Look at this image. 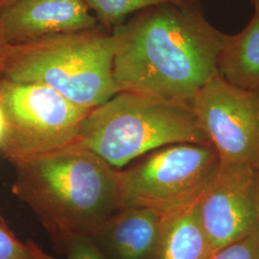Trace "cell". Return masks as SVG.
Here are the masks:
<instances>
[{"label": "cell", "instance_id": "6da1fadb", "mask_svg": "<svg viewBox=\"0 0 259 259\" xmlns=\"http://www.w3.org/2000/svg\"><path fill=\"white\" fill-rule=\"evenodd\" d=\"M113 78L118 93L192 102L218 75L224 35L196 4H162L114 28Z\"/></svg>", "mask_w": 259, "mask_h": 259}, {"label": "cell", "instance_id": "7a4b0ae2", "mask_svg": "<svg viewBox=\"0 0 259 259\" xmlns=\"http://www.w3.org/2000/svg\"><path fill=\"white\" fill-rule=\"evenodd\" d=\"M11 162L16 168L13 193L59 244L93 236L119 210L118 170L78 140Z\"/></svg>", "mask_w": 259, "mask_h": 259}, {"label": "cell", "instance_id": "3957f363", "mask_svg": "<svg viewBox=\"0 0 259 259\" xmlns=\"http://www.w3.org/2000/svg\"><path fill=\"white\" fill-rule=\"evenodd\" d=\"M115 45L114 33L99 25L9 46L1 75L47 85L93 110L118 93L112 73Z\"/></svg>", "mask_w": 259, "mask_h": 259}, {"label": "cell", "instance_id": "277c9868", "mask_svg": "<svg viewBox=\"0 0 259 259\" xmlns=\"http://www.w3.org/2000/svg\"><path fill=\"white\" fill-rule=\"evenodd\" d=\"M78 141L115 169L167 145L209 142L191 103L134 92L90 111Z\"/></svg>", "mask_w": 259, "mask_h": 259}, {"label": "cell", "instance_id": "5b68a950", "mask_svg": "<svg viewBox=\"0 0 259 259\" xmlns=\"http://www.w3.org/2000/svg\"><path fill=\"white\" fill-rule=\"evenodd\" d=\"M219 167L218 154L210 142L153 150L118 171L119 209L142 207L163 215L196 204Z\"/></svg>", "mask_w": 259, "mask_h": 259}, {"label": "cell", "instance_id": "8992f818", "mask_svg": "<svg viewBox=\"0 0 259 259\" xmlns=\"http://www.w3.org/2000/svg\"><path fill=\"white\" fill-rule=\"evenodd\" d=\"M6 132L0 147L10 161L74 143L92 111L39 83L0 80Z\"/></svg>", "mask_w": 259, "mask_h": 259}, {"label": "cell", "instance_id": "52a82bcc", "mask_svg": "<svg viewBox=\"0 0 259 259\" xmlns=\"http://www.w3.org/2000/svg\"><path fill=\"white\" fill-rule=\"evenodd\" d=\"M192 108L220 164L259 163V91L233 85L216 75L195 95Z\"/></svg>", "mask_w": 259, "mask_h": 259}, {"label": "cell", "instance_id": "ba28073f", "mask_svg": "<svg viewBox=\"0 0 259 259\" xmlns=\"http://www.w3.org/2000/svg\"><path fill=\"white\" fill-rule=\"evenodd\" d=\"M255 168L220 164L211 185L198 202L201 222L212 251L258 227L253 199Z\"/></svg>", "mask_w": 259, "mask_h": 259}, {"label": "cell", "instance_id": "9c48e42d", "mask_svg": "<svg viewBox=\"0 0 259 259\" xmlns=\"http://www.w3.org/2000/svg\"><path fill=\"white\" fill-rule=\"evenodd\" d=\"M97 26L83 0H18L0 9V27L9 46Z\"/></svg>", "mask_w": 259, "mask_h": 259}, {"label": "cell", "instance_id": "30bf717a", "mask_svg": "<svg viewBox=\"0 0 259 259\" xmlns=\"http://www.w3.org/2000/svg\"><path fill=\"white\" fill-rule=\"evenodd\" d=\"M161 218L148 208H120L91 237L107 259H155Z\"/></svg>", "mask_w": 259, "mask_h": 259}, {"label": "cell", "instance_id": "8fae6325", "mask_svg": "<svg viewBox=\"0 0 259 259\" xmlns=\"http://www.w3.org/2000/svg\"><path fill=\"white\" fill-rule=\"evenodd\" d=\"M211 252L198 203L162 215L155 259H208Z\"/></svg>", "mask_w": 259, "mask_h": 259}, {"label": "cell", "instance_id": "7c38bea8", "mask_svg": "<svg viewBox=\"0 0 259 259\" xmlns=\"http://www.w3.org/2000/svg\"><path fill=\"white\" fill-rule=\"evenodd\" d=\"M217 70L233 85L259 91V11L241 32L224 35Z\"/></svg>", "mask_w": 259, "mask_h": 259}, {"label": "cell", "instance_id": "4fadbf2b", "mask_svg": "<svg viewBox=\"0 0 259 259\" xmlns=\"http://www.w3.org/2000/svg\"><path fill=\"white\" fill-rule=\"evenodd\" d=\"M95 14L99 25L112 31L127 16L162 4H197L200 0H83Z\"/></svg>", "mask_w": 259, "mask_h": 259}, {"label": "cell", "instance_id": "5bb4252c", "mask_svg": "<svg viewBox=\"0 0 259 259\" xmlns=\"http://www.w3.org/2000/svg\"><path fill=\"white\" fill-rule=\"evenodd\" d=\"M27 244L34 259H59L44 251L32 241H28ZM65 246L66 257L64 259H107L90 236L74 237L68 241Z\"/></svg>", "mask_w": 259, "mask_h": 259}, {"label": "cell", "instance_id": "9a60e30c", "mask_svg": "<svg viewBox=\"0 0 259 259\" xmlns=\"http://www.w3.org/2000/svg\"><path fill=\"white\" fill-rule=\"evenodd\" d=\"M208 259H259V227L240 239L213 250Z\"/></svg>", "mask_w": 259, "mask_h": 259}, {"label": "cell", "instance_id": "2e32d148", "mask_svg": "<svg viewBox=\"0 0 259 259\" xmlns=\"http://www.w3.org/2000/svg\"><path fill=\"white\" fill-rule=\"evenodd\" d=\"M0 259H34L27 243L23 244L0 218Z\"/></svg>", "mask_w": 259, "mask_h": 259}, {"label": "cell", "instance_id": "e0dca14e", "mask_svg": "<svg viewBox=\"0 0 259 259\" xmlns=\"http://www.w3.org/2000/svg\"><path fill=\"white\" fill-rule=\"evenodd\" d=\"M253 199H254V208L256 222L259 227V163L255 168L254 172V183H253Z\"/></svg>", "mask_w": 259, "mask_h": 259}, {"label": "cell", "instance_id": "ac0fdd59", "mask_svg": "<svg viewBox=\"0 0 259 259\" xmlns=\"http://www.w3.org/2000/svg\"><path fill=\"white\" fill-rule=\"evenodd\" d=\"M8 48H9V45L5 40L4 36L2 34V31H1V27H0V75H1L2 69H3V65H4Z\"/></svg>", "mask_w": 259, "mask_h": 259}, {"label": "cell", "instance_id": "d6986e66", "mask_svg": "<svg viewBox=\"0 0 259 259\" xmlns=\"http://www.w3.org/2000/svg\"><path fill=\"white\" fill-rule=\"evenodd\" d=\"M5 132H6V116H5V112L3 111L2 105L0 103V144L4 138Z\"/></svg>", "mask_w": 259, "mask_h": 259}, {"label": "cell", "instance_id": "ffe728a7", "mask_svg": "<svg viewBox=\"0 0 259 259\" xmlns=\"http://www.w3.org/2000/svg\"><path fill=\"white\" fill-rule=\"evenodd\" d=\"M16 1H18V0H0V9L15 3Z\"/></svg>", "mask_w": 259, "mask_h": 259}, {"label": "cell", "instance_id": "44dd1931", "mask_svg": "<svg viewBox=\"0 0 259 259\" xmlns=\"http://www.w3.org/2000/svg\"><path fill=\"white\" fill-rule=\"evenodd\" d=\"M255 11H259V0H252Z\"/></svg>", "mask_w": 259, "mask_h": 259}]
</instances>
